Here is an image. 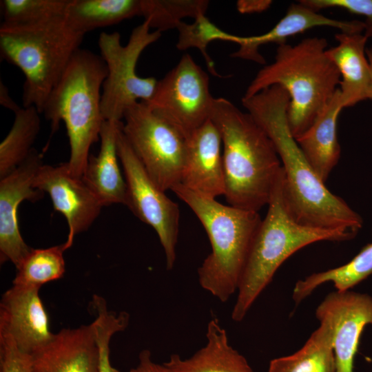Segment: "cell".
Instances as JSON below:
<instances>
[{"mask_svg":"<svg viewBox=\"0 0 372 372\" xmlns=\"http://www.w3.org/2000/svg\"><path fill=\"white\" fill-rule=\"evenodd\" d=\"M343 108L338 88L311 125L295 138L313 171L324 183L340 159L337 121Z\"/></svg>","mask_w":372,"mask_h":372,"instance_id":"21","label":"cell"},{"mask_svg":"<svg viewBox=\"0 0 372 372\" xmlns=\"http://www.w3.org/2000/svg\"><path fill=\"white\" fill-rule=\"evenodd\" d=\"M33 187L48 193L54 209L65 218L69 229L64 242L65 249L72 245L77 234L91 227L103 207L83 176L72 174L67 163L58 166L42 165L36 174Z\"/></svg>","mask_w":372,"mask_h":372,"instance_id":"13","label":"cell"},{"mask_svg":"<svg viewBox=\"0 0 372 372\" xmlns=\"http://www.w3.org/2000/svg\"><path fill=\"white\" fill-rule=\"evenodd\" d=\"M69 2L70 0H1V24L25 26L62 18Z\"/></svg>","mask_w":372,"mask_h":372,"instance_id":"29","label":"cell"},{"mask_svg":"<svg viewBox=\"0 0 372 372\" xmlns=\"http://www.w3.org/2000/svg\"><path fill=\"white\" fill-rule=\"evenodd\" d=\"M141 0H70L65 14L68 25L85 33L141 16Z\"/></svg>","mask_w":372,"mask_h":372,"instance_id":"23","label":"cell"},{"mask_svg":"<svg viewBox=\"0 0 372 372\" xmlns=\"http://www.w3.org/2000/svg\"><path fill=\"white\" fill-rule=\"evenodd\" d=\"M290 99L280 85L242 97L247 112L272 141L285 172V194L295 219L302 225L357 234L362 218L329 191L316 175L293 136L288 123Z\"/></svg>","mask_w":372,"mask_h":372,"instance_id":"1","label":"cell"},{"mask_svg":"<svg viewBox=\"0 0 372 372\" xmlns=\"http://www.w3.org/2000/svg\"><path fill=\"white\" fill-rule=\"evenodd\" d=\"M141 16L161 32L176 28L185 17L205 14L209 6L206 0H141Z\"/></svg>","mask_w":372,"mask_h":372,"instance_id":"30","label":"cell"},{"mask_svg":"<svg viewBox=\"0 0 372 372\" xmlns=\"http://www.w3.org/2000/svg\"><path fill=\"white\" fill-rule=\"evenodd\" d=\"M222 138L209 118L187 138V154L181 185L200 195L224 196L225 180Z\"/></svg>","mask_w":372,"mask_h":372,"instance_id":"16","label":"cell"},{"mask_svg":"<svg viewBox=\"0 0 372 372\" xmlns=\"http://www.w3.org/2000/svg\"><path fill=\"white\" fill-rule=\"evenodd\" d=\"M0 372H33L31 354L3 334H0Z\"/></svg>","mask_w":372,"mask_h":372,"instance_id":"33","label":"cell"},{"mask_svg":"<svg viewBox=\"0 0 372 372\" xmlns=\"http://www.w3.org/2000/svg\"><path fill=\"white\" fill-rule=\"evenodd\" d=\"M43 165L35 148L27 159L8 175L0 178V262H11L17 268L32 249L23 239L18 209L27 200L36 202L44 193L33 187L36 174Z\"/></svg>","mask_w":372,"mask_h":372,"instance_id":"14","label":"cell"},{"mask_svg":"<svg viewBox=\"0 0 372 372\" xmlns=\"http://www.w3.org/2000/svg\"><path fill=\"white\" fill-rule=\"evenodd\" d=\"M150 29L149 21L144 20L132 31L125 45L117 32L99 35V55L107 68L101 94L105 121H122L129 107L139 101H149L153 95L158 80L139 76L136 72L142 52L161 36V32Z\"/></svg>","mask_w":372,"mask_h":372,"instance_id":"8","label":"cell"},{"mask_svg":"<svg viewBox=\"0 0 372 372\" xmlns=\"http://www.w3.org/2000/svg\"><path fill=\"white\" fill-rule=\"evenodd\" d=\"M338 43L327 49L326 54L338 69L339 88L344 108L369 99L372 74L365 45L368 38L361 33H338Z\"/></svg>","mask_w":372,"mask_h":372,"instance_id":"20","label":"cell"},{"mask_svg":"<svg viewBox=\"0 0 372 372\" xmlns=\"http://www.w3.org/2000/svg\"><path fill=\"white\" fill-rule=\"evenodd\" d=\"M31 355L33 372H99V353L93 322L61 329Z\"/></svg>","mask_w":372,"mask_h":372,"instance_id":"17","label":"cell"},{"mask_svg":"<svg viewBox=\"0 0 372 372\" xmlns=\"http://www.w3.org/2000/svg\"><path fill=\"white\" fill-rule=\"evenodd\" d=\"M267 372H336L329 327L320 322L299 350L271 360Z\"/></svg>","mask_w":372,"mask_h":372,"instance_id":"24","label":"cell"},{"mask_svg":"<svg viewBox=\"0 0 372 372\" xmlns=\"http://www.w3.org/2000/svg\"><path fill=\"white\" fill-rule=\"evenodd\" d=\"M40 112L34 106L14 113L12 126L0 144V178L22 164L34 149L41 129Z\"/></svg>","mask_w":372,"mask_h":372,"instance_id":"26","label":"cell"},{"mask_svg":"<svg viewBox=\"0 0 372 372\" xmlns=\"http://www.w3.org/2000/svg\"><path fill=\"white\" fill-rule=\"evenodd\" d=\"M327 41L311 37L298 44L279 45L275 60L258 71L243 97H251L273 85L287 92L289 126L293 136L302 135L333 96L341 76L326 54Z\"/></svg>","mask_w":372,"mask_h":372,"instance_id":"4","label":"cell"},{"mask_svg":"<svg viewBox=\"0 0 372 372\" xmlns=\"http://www.w3.org/2000/svg\"><path fill=\"white\" fill-rule=\"evenodd\" d=\"M206 340L191 357L173 354L164 365L172 372H254L246 358L230 345L225 329L215 317L207 324Z\"/></svg>","mask_w":372,"mask_h":372,"instance_id":"22","label":"cell"},{"mask_svg":"<svg viewBox=\"0 0 372 372\" xmlns=\"http://www.w3.org/2000/svg\"><path fill=\"white\" fill-rule=\"evenodd\" d=\"M122 121H105L100 132V149L90 155L83 178L103 207L125 205L127 187L122 175L117 152V139Z\"/></svg>","mask_w":372,"mask_h":372,"instance_id":"19","label":"cell"},{"mask_svg":"<svg viewBox=\"0 0 372 372\" xmlns=\"http://www.w3.org/2000/svg\"><path fill=\"white\" fill-rule=\"evenodd\" d=\"M366 54L369 63L370 64V68H371V74H372V48H368L366 50ZM369 99L372 100V85H371Z\"/></svg>","mask_w":372,"mask_h":372,"instance_id":"37","label":"cell"},{"mask_svg":"<svg viewBox=\"0 0 372 372\" xmlns=\"http://www.w3.org/2000/svg\"><path fill=\"white\" fill-rule=\"evenodd\" d=\"M282 167L273 186L268 209L253 240L237 290L231 318L242 321L271 281L280 265L299 249L316 242H340L356 234L302 225L291 214L285 194Z\"/></svg>","mask_w":372,"mask_h":372,"instance_id":"3","label":"cell"},{"mask_svg":"<svg viewBox=\"0 0 372 372\" xmlns=\"http://www.w3.org/2000/svg\"><path fill=\"white\" fill-rule=\"evenodd\" d=\"M114 372H121L114 369ZM127 372H172L164 364H160L152 359L151 352L147 349L140 352L138 364Z\"/></svg>","mask_w":372,"mask_h":372,"instance_id":"34","label":"cell"},{"mask_svg":"<svg viewBox=\"0 0 372 372\" xmlns=\"http://www.w3.org/2000/svg\"><path fill=\"white\" fill-rule=\"evenodd\" d=\"M271 3L270 0H239L236 7L242 14L259 13L267 10Z\"/></svg>","mask_w":372,"mask_h":372,"instance_id":"35","label":"cell"},{"mask_svg":"<svg viewBox=\"0 0 372 372\" xmlns=\"http://www.w3.org/2000/svg\"><path fill=\"white\" fill-rule=\"evenodd\" d=\"M83 37L68 25L65 17L30 25H1V57L25 76L23 107L34 106L41 114Z\"/></svg>","mask_w":372,"mask_h":372,"instance_id":"7","label":"cell"},{"mask_svg":"<svg viewBox=\"0 0 372 372\" xmlns=\"http://www.w3.org/2000/svg\"><path fill=\"white\" fill-rule=\"evenodd\" d=\"M107 75L100 55L80 48L50 94L42 110L50 122L51 134L63 121L66 127L70 154V172L82 176L91 146L100 140L105 121L101 110V94Z\"/></svg>","mask_w":372,"mask_h":372,"instance_id":"6","label":"cell"},{"mask_svg":"<svg viewBox=\"0 0 372 372\" xmlns=\"http://www.w3.org/2000/svg\"><path fill=\"white\" fill-rule=\"evenodd\" d=\"M214 98L209 79L188 54L158 80L148 107L186 139L210 118Z\"/></svg>","mask_w":372,"mask_h":372,"instance_id":"10","label":"cell"},{"mask_svg":"<svg viewBox=\"0 0 372 372\" xmlns=\"http://www.w3.org/2000/svg\"><path fill=\"white\" fill-rule=\"evenodd\" d=\"M172 191L198 217L209 239L211 251L198 269L199 284L225 302L237 292L262 218L257 211L223 205L181 184Z\"/></svg>","mask_w":372,"mask_h":372,"instance_id":"5","label":"cell"},{"mask_svg":"<svg viewBox=\"0 0 372 372\" xmlns=\"http://www.w3.org/2000/svg\"><path fill=\"white\" fill-rule=\"evenodd\" d=\"M117 152L127 187L125 206L154 229L165 255L167 269L170 270L176 259L179 207L146 172L125 137L122 126L117 139Z\"/></svg>","mask_w":372,"mask_h":372,"instance_id":"11","label":"cell"},{"mask_svg":"<svg viewBox=\"0 0 372 372\" xmlns=\"http://www.w3.org/2000/svg\"><path fill=\"white\" fill-rule=\"evenodd\" d=\"M318 26L337 28L343 33H361L364 30V22L331 19L298 2L291 4L285 15L268 32L261 35L242 37L238 50L231 56L265 64V59L259 52L261 45L286 43L287 38Z\"/></svg>","mask_w":372,"mask_h":372,"instance_id":"18","label":"cell"},{"mask_svg":"<svg viewBox=\"0 0 372 372\" xmlns=\"http://www.w3.org/2000/svg\"><path fill=\"white\" fill-rule=\"evenodd\" d=\"M299 3L318 12L319 10L338 8L351 14L364 16V35L372 37V0H300Z\"/></svg>","mask_w":372,"mask_h":372,"instance_id":"32","label":"cell"},{"mask_svg":"<svg viewBox=\"0 0 372 372\" xmlns=\"http://www.w3.org/2000/svg\"><path fill=\"white\" fill-rule=\"evenodd\" d=\"M209 118L222 138L227 202L258 212L268 205L282 168L272 141L247 112L225 98H214Z\"/></svg>","mask_w":372,"mask_h":372,"instance_id":"2","label":"cell"},{"mask_svg":"<svg viewBox=\"0 0 372 372\" xmlns=\"http://www.w3.org/2000/svg\"><path fill=\"white\" fill-rule=\"evenodd\" d=\"M90 304L95 314L92 322L99 347V372H114L110 360V340L116 333L125 329L129 324L130 316L125 311L116 313L109 311L105 300L97 295L94 296Z\"/></svg>","mask_w":372,"mask_h":372,"instance_id":"31","label":"cell"},{"mask_svg":"<svg viewBox=\"0 0 372 372\" xmlns=\"http://www.w3.org/2000/svg\"><path fill=\"white\" fill-rule=\"evenodd\" d=\"M123 119L125 137L157 186L165 192L181 184L186 138L143 101L129 107Z\"/></svg>","mask_w":372,"mask_h":372,"instance_id":"9","label":"cell"},{"mask_svg":"<svg viewBox=\"0 0 372 372\" xmlns=\"http://www.w3.org/2000/svg\"><path fill=\"white\" fill-rule=\"evenodd\" d=\"M39 288L12 285L0 303V334L11 337L23 351L32 353L53 338Z\"/></svg>","mask_w":372,"mask_h":372,"instance_id":"15","label":"cell"},{"mask_svg":"<svg viewBox=\"0 0 372 372\" xmlns=\"http://www.w3.org/2000/svg\"><path fill=\"white\" fill-rule=\"evenodd\" d=\"M372 274V242L364 246L350 261L340 267L313 273L297 281L292 298L296 304L322 284L333 283L338 291L350 290Z\"/></svg>","mask_w":372,"mask_h":372,"instance_id":"25","label":"cell"},{"mask_svg":"<svg viewBox=\"0 0 372 372\" xmlns=\"http://www.w3.org/2000/svg\"><path fill=\"white\" fill-rule=\"evenodd\" d=\"M0 103L4 107L15 113L21 107L19 106L10 97L8 87L0 81Z\"/></svg>","mask_w":372,"mask_h":372,"instance_id":"36","label":"cell"},{"mask_svg":"<svg viewBox=\"0 0 372 372\" xmlns=\"http://www.w3.org/2000/svg\"><path fill=\"white\" fill-rule=\"evenodd\" d=\"M64 243L44 249L32 248L17 267L12 285L39 288L62 278L65 271Z\"/></svg>","mask_w":372,"mask_h":372,"instance_id":"27","label":"cell"},{"mask_svg":"<svg viewBox=\"0 0 372 372\" xmlns=\"http://www.w3.org/2000/svg\"><path fill=\"white\" fill-rule=\"evenodd\" d=\"M316 316L331 329L336 372H353L361 334L372 324V296L351 289L335 290L320 303Z\"/></svg>","mask_w":372,"mask_h":372,"instance_id":"12","label":"cell"},{"mask_svg":"<svg viewBox=\"0 0 372 372\" xmlns=\"http://www.w3.org/2000/svg\"><path fill=\"white\" fill-rule=\"evenodd\" d=\"M176 29L178 32L176 48L180 50L192 48L198 49L209 72L219 77L222 76L217 72L214 62L207 52L209 44L214 41L220 40L239 45L242 37L227 33L219 28L205 16V14L198 16L191 23L181 21Z\"/></svg>","mask_w":372,"mask_h":372,"instance_id":"28","label":"cell"}]
</instances>
